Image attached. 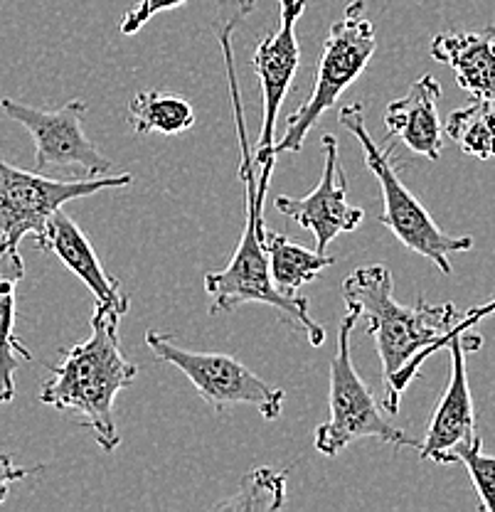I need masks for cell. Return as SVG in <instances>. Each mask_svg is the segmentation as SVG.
<instances>
[{"instance_id":"1","label":"cell","mask_w":495,"mask_h":512,"mask_svg":"<svg viewBox=\"0 0 495 512\" xmlns=\"http://www.w3.org/2000/svg\"><path fill=\"white\" fill-rule=\"evenodd\" d=\"M254 8V0H237V10L220 28V47L225 55L227 69V87H230L232 99V114L234 128L239 136V178L244 185V229L239 237L237 249L232 252V261L227 269L210 271L205 274V291L210 296V313H230L234 308L244 306V303H264V306H274L291 325L303 330L308 343L313 348H321L326 343V328L311 318L308 311L306 296H284L276 291L274 281L269 276V259H266L264 249V210L257 205V160H254V148L249 143L247 131V114L242 106V94H239L237 72H234V50H232V32L249 15Z\"/></svg>"},{"instance_id":"2","label":"cell","mask_w":495,"mask_h":512,"mask_svg":"<svg viewBox=\"0 0 495 512\" xmlns=\"http://www.w3.org/2000/svg\"><path fill=\"white\" fill-rule=\"evenodd\" d=\"M343 301L348 313L367 320V335L375 340L385 382V409L399 412L404 389L419 375L429 355L444 348L446 335L459 320L454 303L431 306L419 296L414 306H402L395 298L392 271L382 264L355 269L343 281Z\"/></svg>"},{"instance_id":"3","label":"cell","mask_w":495,"mask_h":512,"mask_svg":"<svg viewBox=\"0 0 495 512\" xmlns=\"http://www.w3.org/2000/svg\"><path fill=\"white\" fill-rule=\"evenodd\" d=\"M121 318L124 316L94 308L89 340L62 352L65 360L50 367V380L40 389L42 404L79 419L106 453L121 444L114 421L116 394L138 375V367L121 352Z\"/></svg>"},{"instance_id":"4","label":"cell","mask_w":495,"mask_h":512,"mask_svg":"<svg viewBox=\"0 0 495 512\" xmlns=\"http://www.w3.org/2000/svg\"><path fill=\"white\" fill-rule=\"evenodd\" d=\"M340 124L358 138L365 153V165L372 175L377 178L382 190V202H385V212H382L380 222L390 229L392 234L409 249V252L429 259L436 269L444 276H451L454 266H451V256L471 252L473 237L468 234L444 232L434 217L429 215L427 207L417 200L404 183L399 180L395 163H392L390 148H380L372 141L370 131L365 124V106L353 101L340 109Z\"/></svg>"},{"instance_id":"5","label":"cell","mask_w":495,"mask_h":512,"mask_svg":"<svg viewBox=\"0 0 495 512\" xmlns=\"http://www.w3.org/2000/svg\"><path fill=\"white\" fill-rule=\"evenodd\" d=\"M377 50L375 28L365 15V0H353L345 8L343 18L328 32L321 62H318L316 87L294 114L286 119L284 136L276 138L274 156L281 153H298L306 143L311 128L321 121L328 109H333L340 94L355 84V79L365 72L367 62Z\"/></svg>"},{"instance_id":"6","label":"cell","mask_w":495,"mask_h":512,"mask_svg":"<svg viewBox=\"0 0 495 512\" xmlns=\"http://www.w3.org/2000/svg\"><path fill=\"white\" fill-rule=\"evenodd\" d=\"M358 320L355 313H348L340 323L338 355L330 362V416L316 431L318 453L338 456L343 448L360 439H377L395 448H419L422 441L404 434L380 414L375 397L355 370L353 355H350V335Z\"/></svg>"},{"instance_id":"7","label":"cell","mask_w":495,"mask_h":512,"mask_svg":"<svg viewBox=\"0 0 495 512\" xmlns=\"http://www.w3.org/2000/svg\"><path fill=\"white\" fill-rule=\"evenodd\" d=\"M131 183L133 175L129 173L55 180L50 175L35 173V170L30 173V170L15 168L0 156V239L20 247L25 237H33L35 247H40L52 212L79 197L129 188Z\"/></svg>"},{"instance_id":"8","label":"cell","mask_w":495,"mask_h":512,"mask_svg":"<svg viewBox=\"0 0 495 512\" xmlns=\"http://www.w3.org/2000/svg\"><path fill=\"white\" fill-rule=\"evenodd\" d=\"M146 345L158 360L178 367L215 412L222 414L237 404H252L266 421L281 416L286 402L284 389L271 387L269 382H264L262 377L254 375L249 367H244L242 362L225 352L185 350L168 335L156 333V330H148Z\"/></svg>"},{"instance_id":"9","label":"cell","mask_w":495,"mask_h":512,"mask_svg":"<svg viewBox=\"0 0 495 512\" xmlns=\"http://www.w3.org/2000/svg\"><path fill=\"white\" fill-rule=\"evenodd\" d=\"M0 109L33 136L35 173H72L79 178H101L111 173V160L84 131V99L67 101L55 111H42L5 96L0 99Z\"/></svg>"},{"instance_id":"10","label":"cell","mask_w":495,"mask_h":512,"mask_svg":"<svg viewBox=\"0 0 495 512\" xmlns=\"http://www.w3.org/2000/svg\"><path fill=\"white\" fill-rule=\"evenodd\" d=\"M281 23L279 30L269 32L257 45L252 55V69L262 84V131L254 146V160L262 168L257 175V205L264 210L266 192H269L271 173H274V143H276V119L281 104L289 94L298 64H301V45H298V20L306 13V0H279Z\"/></svg>"},{"instance_id":"11","label":"cell","mask_w":495,"mask_h":512,"mask_svg":"<svg viewBox=\"0 0 495 512\" xmlns=\"http://www.w3.org/2000/svg\"><path fill=\"white\" fill-rule=\"evenodd\" d=\"M323 156L326 165L316 190L308 192L306 197L279 195L274 200V207L281 215L291 217L316 237L318 254H326L338 234L355 232L365 220V212L348 202V178L338 160V138L330 133L323 136Z\"/></svg>"},{"instance_id":"12","label":"cell","mask_w":495,"mask_h":512,"mask_svg":"<svg viewBox=\"0 0 495 512\" xmlns=\"http://www.w3.org/2000/svg\"><path fill=\"white\" fill-rule=\"evenodd\" d=\"M446 348L451 350V377L446 384V392L441 402L436 404V412L431 416L429 429L424 441L419 444V458L422 461L444 463L449 458L451 448L461 441L476 436V409H473L471 387H468L466 375V355L483 348V338L478 333L466 330V333L454 335L446 340Z\"/></svg>"},{"instance_id":"13","label":"cell","mask_w":495,"mask_h":512,"mask_svg":"<svg viewBox=\"0 0 495 512\" xmlns=\"http://www.w3.org/2000/svg\"><path fill=\"white\" fill-rule=\"evenodd\" d=\"M42 252H55L57 259L72 271L77 279H82L94 293V308L97 311L116 313V316H126L131 306L129 293L121 288V281L114 279L104 264L99 261L97 252L89 244L87 234L82 232L77 222L67 215L65 210L52 212L50 222H47L45 239L40 244Z\"/></svg>"},{"instance_id":"14","label":"cell","mask_w":495,"mask_h":512,"mask_svg":"<svg viewBox=\"0 0 495 512\" xmlns=\"http://www.w3.org/2000/svg\"><path fill=\"white\" fill-rule=\"evenodd\" d=\"M439 99L441 84L431 74H424L402 99L390 101L385 109V126L390 136H397L409 151L429 160H439L444 151Z\"/></svg>"},{"instance_id":"15","label":"cell","mask_w":495,"mask_h":512,"mask_svg":"<svg viewBox=\"0 0 495 512\" xmlns=\"http://www.w3.org/2000/svg\"><path fill=\"white\" fill-rule=\"evenodd\" d=\"M431 57L454 69L456 84L478 101L495 104V28L476 32H439Z\"/></svg>"},{"instance_id":"16","label":"cell","mask_w":495,"mask_h":512,"mask_svg":"<svg viewBox=\"0 0 495 512\" xmlns=\"http://www.w3.org/2000/svg\"><path fill=\"white\" fill-rule=\"evenodd\" d=\"M23 276L20 249L0 239V404L13 402L20 360H33L30 350L15 335V286Z\"/></svg>"},{"instance_id":"17","label":"cell","mask_w":495,"mask_h":512,"mask_svg":"<svg viewBox=\"0 0 495 512\" xmlns=\"http://www.w3.org/2000/svg\"><path fill=\"white\" fill-rule=\"evenodd\" d=\"M264 249L269 259V276L276 291L284 296H298L303 286L316 281L323 269L335 264L333 256L318 254L316 249H306L301 244L289 242L279 232H264Z\"/></svg>"},{"instance_id":"18","label":"cell","mask_w":495,"mask_h":512,"mask_svg":"<svg viewBox=\"0 0 495 512\" xmlns=\"http://www.w3.org/2000/svg\"><path fill=\"white\" fill-rule=\"evenodd\" d=\"M129 124L138 136H148V133L178 136L195 126V109L185 96L153 89V92L133 96L129 104Z\"/></svg>"},{"instance_id":"19","label":"cell","mask_w":495,"mask_h":512,"mask_svg":"<svg viewBox=\"0 0 495 512\" xmlns=\"http://www.w3.org/2000/svg\"><path fill=\"white\" fill-rule=\"evenodd\" d=\"M444 133L466 156L478 160L495 158V104L476 99L473 104L456 109L446 119Z\"/></svg>"},{"instance_id":"20","label":"cell","mask_w":495,"mask_h":512,"mask_svg":"<svg viewBox=\"0 0 495 512\" xmlns=\"http://www.w3.org/2000/svg\"><path fill=\"white\" fill-rule=\"evenodd\" d=\"M286 503V476L271 468H254L239 483L237 493L225 503H217V510H279Z\"/></svg>"},{"instance_id":"21","label":"cell","mask_w":495,"mask_h":512,"mask_svg":"<svg viewBox=\"0 0 495 512\" xmlns=\"http://www.w3.org/2000/svg\"><path fill=\"white\" fill-rule=\"evenodd\" d=\"M446 463H463L471 476L473 488H476L478 500H481V510L495 512V456L483 453L481 436H471V439L461 441L451 448Z\"/></svg>"},{"instance_id":"22","label":"cell","mask_w":495,"mask_h":512,"mask_svg":"<svg viewBox=\"0 0 495 512\" xmlns=\"http://www.w3.org/2000/svg\"><path fill=\"white\" fill-rule=\"evenodd\" d=\"M185 3H188V0H141L136 8H131L129 13L121 18V25H119L121 35H136L148 20H153L161 13H168V10L180 8V5Z\"/></svg>"},{"instance_id":"23","label":"cell","mask_w":495,"mask_h":512,"mask_svg":"<svg viewBox=\"0 0 495 512\" xmlns=\"http://www.w3.org/2000/svg\"><path fill=\"white\" fill-rule=\"evenodd\" d=\"M37 471H42V468L18 466V463L13 461V456H10V453L0 451V505L5 503V498H8L10 488H13L15 483H20V480L33 476V473H37Z\"/></svg>"},{"instance_id":"24","label":"cell","mask_w":495,"mask_h":512,"mask_svg":"<svg viewBox=\"0 0 495 512\" xmlns=\"http://www.w3.org/2000/svg\"><path fill=\"white\" fill-rule=\"evenodd\" d=\"M493 313H495V298H493V301L483 303V306H478V308H471V311H466V313H463V316H459V320H456L454 330H451V338H454V335H461V333H466V330L476 328V325L481 323L483 318L493 316ZM446 340H449V335H446Z\"/></svg>"}]
</instances>
